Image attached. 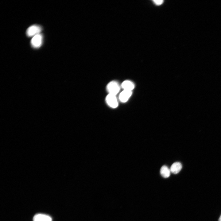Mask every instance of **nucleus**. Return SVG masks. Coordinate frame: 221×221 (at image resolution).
I'll return each mask as SVG.
<instances>
[{"instance_id": "obj_1", "label": "nucleus", "mask_w": 221, "mask_h": 221, "mask_svg": "<svg viewBox=\"0 0 221 221\" xmlns=\"http://www.w3.org/2000/svg\"><path fill=\"white\" fill-rule=\"evenodd\" d=\"M107 89L109 94L116 95L119 92L120 87L117 82L112 81L108 84Z\"/></svg>"}, {"instance_id": "obj_2", "label": "nucleus", "mask_w": 221, "mask_h": 221, "mask_svg": "<svg viewBox=\"0 0 221 221\" xmlns=\"http://www.w3.org/2000/svg\"><path fill=\"white\" fill-rule=\"evenodd\" d=\"M42 30L41 27L38 25H33L29 27L26 31V34L29 37L34 36L40 33Z\"/></svg>"}, {"instance_id": "obj_3", "label": "nucleus", "mask_w": 221, "mask_h": 221, "mask_svg": "<svg viewBox=\"0 0 221 221\" xmlns=\"http://www.w3.org/2000/svg\"><path fill=\"white\" fill-rule=\"evenodd\" d=\"M106 100L108 105L111 108H115L118 106L116 95L108 94L106 97Z\"/></svg>"}, {"instance_id": "obj_4", "label": "nucleus", "mask_w": 221, "mask_h": 221, "mask_svg": "<svg viewBox=\"0 0 221 221\" xmlns=\"http://www.w3.org/2000/svg\"><path fill=\"white\" fill-rule=\"evenodd\" d=\"M43 37L42 35L40 33L33 36L31 41L32 46L35 48H39L42 45Z\"/></svg>"}, {"instance_id": "obj_5", "label": "nucleus", "mask_w": 221, "mask_h": 221, "mask_svg": "<svg viewBox=\"0 0 221 221\" xmlns=\"http://www.w3.org/2000/svg\"><path fill=\"white\" fill-rule=\"evenodd\" d=\"M132 95V91L124 90L120 94L119 98L120 101L122 103L126 102Z\"/></svg>"}, {"instance_id": "obj_6", "label": "nucleus", "mask_w": 221, "mask_h": 221, "mask_svg": "<svg viewBox=\"0 0 221 221\" xmlns=\"http://www.w3.org/2000/svg\"><path fill=\"white\" fill-rule=\"evenodd\" d=\"M33 220V221H52V219L47 215L37 214L34 216Z\"/></svg>"}, {"instance_id": "obj_7", "label": "nucleus", "mask_w": 221, "mask_h": 221, "mask_svg": "<svg viewBox=\"0 0 221 221\" xmlns=\"http://www.w3.org/2000/svg\"><path fill=\"white\" fill-rule=\"evenodd\" d=\"M182 168V165L180 162H175L171 166L170 168L171 172L174 174L178 173Z\"/></svg>"}, {"instance_id": "obj_8", "label": "nucleus", "mask_w": 221, "mask_h": 221, "mask_svg": "<svg viewBox=\"0 0 221 221\" xmlns=\"http://www.w3.org/2000/svg\"><path fill=\"white\" fill-rule=\"evenodd\" d=\"M122 87L124 90L132 91L134 87L133 83L128 80L123 81L122 84Z\"/></svg>"}, {"instance_id": "obj_9", "label": "nucleus", "mask_w": 221, "mask_h": 221, "mask_svg": "<svg viewBox=\"0 0 221 221\" xmlns=\"http://www.w3.org/2000/svg\"><path fill=\"white\" fill-rule=\"evenodd\" d=\"M170 170L166 165H163L161 167L160 170V173L161 176L165 178H167L170 176Z\"/></svg>"}, {"instance_id": "obj_10", "label": "nucleus", "mask_w": 221, "mask_h": 221, "mask_svg": "<svg viewBox=\"0 0 221 221\" xmlns=\"http://www.w3.org/2000/svg\"><path fill=\"white\" fill-rule=\"evenodd\" d=\"M153 1L156 5H161L163 2V0H154Z\"/></svg>"}, {"instance_id": "obj_11", "label": "nucleus", "mask_w": 221, "mask_h": 221, "mask_svg": "<svg viewBox=\"0 0 221 221\" xmlns=\"http://www.w3.org/2000/svg\"><path fill=\"white\" fill-rule=\"evenodd\" d=\"M219 221H221V215L219 219Z\"/></svg>"}]
</instances>
